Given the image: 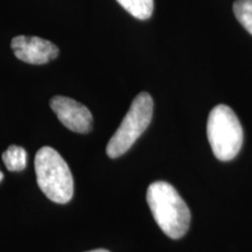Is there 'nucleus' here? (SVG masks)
I'll return each mask as SVG.
<instances>
[{
  "instance_id": "f257e3e1",
  "label": "nucleus",
  "mask_w": 252,
  "mask_h": 252,
  "mask_svg": "<svg viewBox=\"0 0 252 252\" xmlns=\"http://www.w3.org/2000/svg\"><path fill=\"white\" fill-rule=\"evenodd\" d=\"M147 203L154 220L169 238L186 235L190 224V212L176 189L165 181H157L147 189Z\"/></svg>"
},
{
  "instance_id": "f03ea898",
  "label": "nucleus",
  "mask_w": 252,
  "mask_h": 252,
  "mask_svg": "<svg viewBox=\"0 0 252 252\" xmlns=\"http://www.w3.org/2000/svg\"><path fill=\"white\" fill-rule=\"evenodd\" d=\"M35 173L43 194L55 203H68L74 195V180L67 162L59 152L45 146L36 152Z\"/></svg>"
},
{
  "instance_id": "7ed1b4c3",
  "label": "nucleus",
  "mask_w": 252,
  "mask_h": 252,
  "mask_svg": "<svg viewBox=\"0 0 252 252\" xmlns=\"http://www.w3.org/2000/svg\"><path fill=\"white\" fill-rule=\"evenodd\" d=\"M207 135L214 154L220 161H230L239 153L243 145L241 122L225 104L216 105L209 113Z\"/></svg>"
},
{
  "instance_id": "20e7f679",
  "label": "nucleus",
  "mask_w": 252,
  "mask_h": 252,
  "mask_svg": "<svg viewBox=\"0 0 252 252\" xmlns=\"http://www.w3.org/2000/svg\"><path fill=\"white\" fill-rule=\"evenodd\" d=\"M153 99L150 94L140 93L132 102L122 124L109 140L106 154L111 159L123 156L149 127L153 117Z\"/></svg>"
},
{
  "instance_id": "39448f33",
  "label": "nucleus",
  "mask_w": 252,
  "mask_h": 252,
  "mask_svg": "<svg viewBox=\"0 0 252 252\" xmlns=\"http://www.w3.org/2000/svg\"><path fill=\"white\" fill-rule=\"evenodd\" d=\"M50 108L65 127L76 133H88L93 130V115L90 110L77 100L64 96L50 99Z\"/></svg>"
},
{
  "instance_id": "423d86ee",
  "label": "nucleus",
  "mask_w": 252,
  "mask_h": 252,
  "mask_svg": "<svg viewBox=\"0 0 252 252\" xmlns=\"http://www.w3.org/2000/svg\"><path fill=\"white\" fill-rule=\"evenodd\" d=\"M11 47L17 59L30 64H46L59 55L58 46L37 36H15Z\"/></svg>"
},
{
  "instance_id": "0eeeda50",
  "label": "nucleus",
  "mask_w": 252,
  "mask_h": 252,
  "mask_svg": "<svg viewBox=\"0 0 252 252\" xmlns=\"http://www.w3.org/2000/svg\"><path fill=\"white\" fill-rule=\"evenodd\" d=\"M117 1L132 17L139 20H147L153 13L154 0H117Z\"/></svg>"
},
{
  "instance_id": "6e6552de",
  "label": "nucleus",
  "mask_w": 252,
  "mask_h": 252,
  "mask_svg": "<svg viewBox=\"0 0 252 252\" xmlns=\"http://www.w3.org/2000/svg\"><path fill=\"white\" fill-rule=\"evenodd\" d=\"M2 161L11 172L24 171L27 165V152L17 145H11L2 154Z\"/></svg>"
},
{
  "instance_id": "1a4fd4ad",
  "label": "nucleus",
  "mask_w": 252,
  "mask_h": 252,
  "mask_svg": "<svg viewBox=\"0 0 252 252\" xmlns=\"http://www.w3.org/2000/svg\"><path fill=\"white\" fill-rule=\"evenodd\" d=\"M234 13L239 24L252 35V0H236Z\"/></svg>"
},
{
  "instance_id": "9d476101",
  "label": "nucleus",
  "mask_w": 252,
  "mask_h": 252,
  "mask_svg": "<svg viewBox=\"0 0 252 252\" xmlns=\"http://www.w3.org/2000/svg\"><path fill=\"white\" fill-rule=\"evenodd\" d=\"M87 252H110V251L105 250V249H96V250H93V251H87Z\"/></svg>"
},
{
  "instance_id": "9b49d317",
  "label": "nucleus",
  "mask_w": 252,
  "mask_h": 252,
  "mask_svg": "<svg viewBox=\"0 0 252 252\" xmlns=\"http://www.w3.org/2000/svg\"><path fill=\"white\" fill-rule=\"evenodd\" d=\"M2 179H4V174H2V173L0 172V182H1Z\"/></svg>"
}]
</instances>
